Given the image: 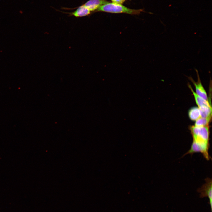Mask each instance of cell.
I'll list each match as a JSON object with an SVG mask.
<instances>
[{
    "mask_svg": "<svg viewBox=\"0 0 212 212\" xmlns=\"http://www.w3.org/2000/svg\"><path fill=\"white\" fill-rule=\"evenodd\" d=\"M97 11L111 13H125L131 14H138L143 10L133 9L127 8L121 4L108 2L100 7Z\"/></svg>",
    "mask_w": 212,
    "mask_h": 212,
    "instance_id": "obj_1",
    "label": "cell"
},
{
    "mask_svg": "<svg viewBox=\"0 0 212 212\" xmlns=\"http://www.w3.org/2000/svg\"><path fill=\"white\" fill-rule=\"evenodd\" d=\"M190 130L193 138V141L201 145L209 144V130L208 126L197 127L192 126Z\"/></svg>",
    "mask_w": 212,
    "mask_h": 212,
    "instance_id": "obj_2",
    "label": "cell"
},
{
    "mask_svg": "<svg viewBox=\"0 0 212 212\" xmlns=\"http://www.w3.org/2000/svg\"><path fill=\"white\" fill-rule=\"evenodd\" d=\"M205 183L198 188L197 191L200 193V196L201 198L208 197L209 198V204L212 211V180L211 179L207 178L205 179Z\"/></svg>",
    "mask_w": 212,
    "mask_h": 212,
    "instance_id": "obj_3",
    "label": "cell"
},
{
    "mask_svg": "<svg viewBox=\"0 0 212 212\" xmlns=\"http://www.w3.org/2000/svg\"><path fill=\"white\" fill-rule=\"evenodd\" d=\"M196 72L198 80L196 82L191 77H188V78L194 84L196 89V93L198 95L202 97L205 100L208 101V98L206 92L203 87L200 78L198 70L195 69Z\"/></svg>",
    "mask_w": 212,
    "mask_h": 212,
    "instance_id": "obj_4",
    "label": "cell"
},
{
    "mask_svg": "<svg viewBox=\"0 0 212 212\" xmlns=\"http://www.w3.org/2000/svg\"><path fill=\"white\" fill-rule=\"evenodd\" d=\"M90 10L83 4L78 7L73 12H66L68 16H74L76 17H82L89 15L90 13Z\"/></svg>",
    "mask_w": 212,
    "mask_h": 212,
    "instance_id": "obj_5",
    "label": "cell"
},
{
    "mask_svg": "<svg viewBox=\"0 0 212 212\" xmlns=\"http://www.w3.org/2000/svg\"><path fill=\"white\" fill-rule=\"evenodd\" d=\"M107 3L106 0H89L84 4L91 11L97 10L101 6Z\"/></svg>",
    "mask_w": 212,
    "mask_h": 212,
    "instance_id": "obj_6",
    "label": "cell"
},
{
    "mask_svg": "<svg viewBox=\"0 0 212 212\" xmlns=\"http://www.w3.org/2000/svg\"><path fill=\"white\" fill-rule=\"evenodd\" d=\"M188 85L194 95L196 102L198 107L202 106L211 107L208 101L206 100L197 94L189 84L188 83Z\"/></svg>",
    "mask_w": 212,
    "mask_h": 212,
    "instance_id": "obj_7",
    "label": "cell"
},
{
    "mask_svg": "<svg viewBox=\"0 0 212 212\" xmlns=\"http://www.w3.org/2000/svg\"><path fill=\"white\" fill-rule=\"evenodd\" d=\"M188 115L189 118L192 121H196L201 117L199 109L196 107H193L189 110Z\"/></svg>",
    "mask_w": 212,
    "mask_h": 212,
    "instance_id": "obj_8",
    "label": "cell"
},
{
    "mask_svg": "<svg viewBox=\"0 0 212 212\" xmlns=\"http://www.w3.org/2000/svg\"><path fill=\"white\" fill-rule=\"evenodd\" d=\"M198 108L200 110L201 117L206 118L211 117V107L202 106Z\"/></svg>",
    "mask_w": 212,
    "mask_h": 212,
    "instance_id": "obj_9",
    "label": "cell"
},
{
    "mask_svg": "<svg viewBox=\"0 0 212 212\" xmlns=\"http://www.w3.org/2000/svg\"><path fill=\"white\" fill-rule=\"evenodd\" d=\"M211 117L206 118L200 117L196 121L195 126L197 127H203L208 126L211 120Z\"/></svg>",
    "mask_w": 212,
    "mask_h": 212,
    "instance_id": "obj_10",
    "label": "cell"
},
{
    "mask_svg": "<svg viewBox=\"0 0 212 212\" xmlns=\"http://www.w3.org/2000/svg\"><path fill=\"white\" fill-rule=\"evenodd\" d=\"M113 3H116L119 4H122L125 0H111Z\"/></svg>",
    "mask_w": 212,
    "mask_h": 212,
    "instance_id": "obj_11",
    "label": "cell"
}]
</instances>
